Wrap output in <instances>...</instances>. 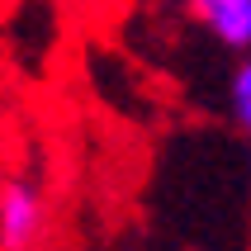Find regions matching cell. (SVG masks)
I'll list each match as a JSON object with an SVG mask.
<instances>
[{"mask_svg": "<svg viewBox=\"0 0 251 251\" xmlns=\"http://www.w3.org/2000/svg\"><path fill=\"white\" fill-rule=\"evenodd\" d=\"M48 227V204H43L33 180H5L0 185V251H33Z\"/></svg>", "mask_w": 251, "mask_h": 251, "instance_id": "1", "label": "cell"}, {"mask_svg": "<svg viewBox=\"0 0 251 251\" xmlns=\"http://www.w3.org/2000/svg\"><path fill=\"white\" fill-rule=\"evenodd\" d=\"M190 10L227 48H251V0H190Z\"/></svg>", "mask_w": 251, "mask_h": 251, "instance_id": "2", "label": "cell"}, {"mask_svg": "<svg viewBox=\"0 0 251 251\" xmlns=\"http://www.w3.org/2000/svg\"><path fill=\"white\" fill-rule=\"evenodd\" d=\"M232 114H237V124L251 133V62H242L237 76H232Z\"/></svg>", "mask_w": 251, "mask_h": 251, "instance_id": "3", "label": "cell"}]
</instances>
